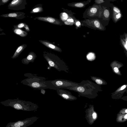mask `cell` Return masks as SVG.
Instances as JSON below:
<instances>
[{"label": "cell", "instance_id": "obj_24", "mask_svg": "<svg viewBox=\"0 0 127 127\" xmlns=\"http://www.w3.org/2000/svg\"><path fill=\"white\" fill-rule=\"evenodd\" d=\"M113 12H116L117 13H119L121 12L120 10L116 6H113Z\"/></svg>", "mask_w": 127, "mask_h": 127}, {"label": "cell", "instance_id": "obj_22", "mask_svg": "<svg viewBox=\"0 0 127 127\" xmlns=\"http://www.w3.org/2000/svg\"><path fill=\"white\" fill-rule=\"evenodd\" d=\"M61 19L63 20H66L68 16L67 14L64 12L61 14L60 16Z\"/></svg>", "mask_w": 127, "mask_h": 127}, {"label": "cell", "instance_id": "obj_12", "mask_svg": "<svg viewBox=\"0 0 127 127\" xmlns=\"http://www.w3.org/2000/svg\"><path fill=\"white\" fill-rule=\"evenodd\" d=\"M91 79L99 85H105L107 84L106 82L102 79L96 76H91Z\"/></svg>", "mask_w": 127, "mask_h": 127}, {"label": "cell", "instance_id": "obj_13", "mask_svg": "<svg viewBox=\"0 0 127 127\" xmlns=\"http://www.w3.org/2000/svg\"><path fill=\"white\" fill-rule=\"evenodd\" d=\"M43 11V9L41 4H39L35 5L30 12L31 13H40Z\"/></svg>", "mask_w": 127, "mask_h": 127}, {"label": "cell", "instance_id": "obj_25", "mask_svg": "<svg viewBox=\"0 0 127 127\" xmlns=\"http://www.w3.org/2000/svg\"><path fill=\"white\" fill-rule=\"evenodd\" d=\"M14 106L15 108L17 109H20L22 108V106L21 105L18 103H15L14 105Z\"/></svg>", "mask_w": 127, "mask_h": 127}, {"label": "cell", "instance_id": "obj_19", "mask_svg": "<svg viewBox=\"0 0 127 127\" xmlns=\"http://www.w3.org/2000/svg\"><path fill=\"white\" fill-rule=\"evenodd\" d=\"M85 4L82 2H77L73 4L72 6L77 7L81 8L84 7Z\"/></svg>", "mask_w": 127, "mask_h": 127}, {"label": "cell", "instance_id": "obj_26", "mask_svg": "<svg viewBox=\"0 0 127 127\" xmlns=\"http://www.w3.org/2000/svg\"><path fill=\"white\" fill-rule=\"evenodd\" d=\"M9 0H0V5H3L7 3Z\"/></svg>", "mask_w": 127, "mask_h": 127}, {"label": "cell", "instance_id": "obj_5", "mask_svg": "<svg viewBox=\"0 0 127 127\" xmlns=\"http://www.w3.org/2000/svg\"><path fill=\"white\" fill-rule=\"evenodd\" d=\"M26 0H13L8 6V8L15 10H22L26 8Z\"/></svg>", "mask_w": 127, "mask_h": 127}, {"label": "cell", "instance_id": "obj_9", "mask_svg": "<svg viewBox=\"0 0 127 127\" xmlns=\"http://www.w3.org/2000/svg\"><path fill=\"white\" fill-rule=\"evenodd\" d=\"M36 55L33 52H31L27 57L21 60L22 63L25 64H28L30 63H33L36 57Z\"/></svg>", "mask_w": 127, "mask_h": 127}, {"label": "cell", "instance_id": "obj_2", "mask_svg": "<svg viewBox=\"0 0 127 127\" xmlns=\"http://www.w3.org/2000/svg\"><path fill=\"white\" fill-rule=\"evenodd\" d=\"M43 56L49 64L48 69L54 68L59 71H63L68 73L69 68L67 64L57 56L47 52H43Z\"/></svg>", "mask_w": 127, "mask_h": 127}, {"label": "cell", "instance_id": "obj_28", "mask_svg": "<svg viewBox=\"0 0 127 127\" xmlns=\"http://www.w3.org/2000/svg\"><path fill=\"white\" fill-rule=\"evenodd\" d=\"M105 1L103 0H96L95 2L97 4H100L104 2Z\"/></svg>", "mask_w": 127, "mask_h": 127}, {"label": "cell", "instance_id": "obj_6", "mask_svg": "<svg viewBox=\"0 0 127 127\" xmlns=\"http://www.w3.org/2000/svg\"><path fill=\"white\" fill-rule=\"evenodd\" d=\"M56 91L58 94L64 99L73 100L77 99V97L68 91L62 89H58Z\"/></svg>", "mask_w": 127, "mask_h": 127}, {"label": "cell", "instance_id": "obj_10", "mask_svg": "<svg viewBox=\"0 0 127 127\" xmlns=\"http://www.w3.org/2000/svg\"><path fill=\"white\" fill-rule=\"evenodd\" d=\"M39 41L44 45L51 49L60 52H62V50L60 48L48 41L45 40H40Z\"/></svg>", "mask_w": 127, "mask_h": 127}, {"label": "cell", "instance_id": "obj_33", "mask_svg": "<svg viewBox=\"0 0 127 127\" xmlns=\"http://www.w3.org/2000/svg\"><path fill=\"white\" fill-rule=\"evenodd\" d=\"M76 25L77 26H79L80 25V23L79 21L77 22L76 23Z\"/></svg>", "mask_w": 127, "mask_h": 127}, {"label": "cell", "instance_id": "obj_3", "mask_svg": "<svg viewBox=\"0 0 127 127\" xmlns=\"http://www.w3.org/2000/svg\"><path fill=\"white\" fill-rule=\"evenodd\" d=\"M24 75L27 78L21 81L23 84L36 89H48L47 80L44 77L31 73H26Z\"/></svg>", "mask_w": 127, "mask_h": 127}, {"label": "cell", "instance_id": "obj_27", "mask_svg": "<svg viewBox=\"0 0 127 127\" xmlns=\"http://www.w3.org/2000/svg\"><path fill=\"white\" fill-rule=\"evenodd\" d=\"M123 35L122 38L127 45V33H125Z\"/></svg>", "mask_w": 127, "mask_h": 127}, {"label": "cell", "instance_id": "obj_4", "mask_svg": "<svg viewBox=\"0 0 127 127\" xmlns=\"http://www.w3.org/2000/svg\"><path fill=\"white\" fill-rule=\"evenodd\" d=\"M48 89L55 90L65 89L77 85L80 83L64 79H58L52 80H47Z\"/></svg>", "mask_w": 127, "mask_h": 127}, {"label": "cell", "instance_id": "obj_30", "mask_svg": "<svg viewBox=\"0 0 127 127\" xmlns=\"http://www.w3.org/2000/svg\"><path fill=\"white\" fill-rule=\"evenodd\" d=\"M92 116L94 119H95L96 117V113L94 112V113L92 114Z\"/></svg>", "mask_w": 127, "mask_h": 127}, {"label": "cell", "instance_id": "obj_16", "mask_svg": "<svg viewBox=\"0 0 127 127\" xmlns=\"http://www.w3.org/2000/svg\"><path fill=\"white\" fill-rule=\"evenodd\" d=\"M120 42L121 46L125 50L126 53L127 55V45L122 37L120 36Z\"/></svg>", "mask_w": 127, "mask_h": 127}, {"label": "cell", "instance_id": "obj_23", "mask_svg": "<svg viewBox=\"0 0 127 127\" xmlns=\"http://www.w3.org/2000/svg\"><path fill=\"white\" fill-rule=\"evenodd\" d=\"M24 124L23 122L20 121H19L14 124V126L15 127H20L21 126H23Z\"/></svg>", "mask_w": 127, "mask_h": 127}, {"label": "cell", "instance_id": "obj_31", "mask_svg": "<svg viewBox=\"0 0 127 127\" xmlns=\"http://www.w3.org/2000/svg\"><path fill=\"white\" fill-rule=\"evenodd\" d=\"M41 93L43 94L44 95L45 93V90L43 89H41L40 90Z\"/></svg>", "mask_w": 127, "mask_h": 127}, {"label": "cell", "instance_id": "obj_32", "mask_svg": "<svg viewBox=\"0 0 127 127\" xmlns=\"http://www.w3.org/2000/svg\"><path fill=\"white\" fill-rule=\"evenodd\" d=\"M67 21L68 22H73V20L72 19H68L67 20Z\"/></svg>", "mask_w": 127, "mask_h": 127}, {"label": "cell", "instance_id": "obj_29", "mask_svg": "<svg viewBox=\"0 0 127 127\" xmlns=\"http://www.w3.org/2000/svg\"><path fill=\"white\" fill-rule=\"evenodd\" d=\"M24 28L28 32H29L30 31V29L29 27L28 26L27 24H26L25 25Z\"/></svg>", "mask_w": 127, "mask_h": 127}, {"label": "cell", "instance_id": "obj_8", "mask_svg": "<svg viewBox=\"0 0 127 127\" xmlns=\"http://www.w3.org/2000/svg\"><path fill=\"white\" fill-rule=\"evenodd\" d=\"M35 18L40 21L48 22L54 24L59 25L60 24V22L58 20L49 16L38 17H35Z\"/></svg>", "mask_w": 127, "mask_h": 127}, {"label": "cell", "instance_id": "obj_1", "mask_svg": "<svg viewBox=\"0 0 127 127\" xmlns=\"http://www.w3.org/2000/svg\"><path fill=\"white\" fill-rule=\"evenodd\" d=\"M80 83V85L66 89L77 92L79 96L89 98H95L98 93L102 91L99 85L89 80H83Z\"/></svg>", "mask_w": 127, "mask_h": 127}, {"label": "cell", "instance_id": "obj_15", "mask_svg": "<svg viewBox=\"0 0 127 127\" xmlns=\"http://www.w3.org/2000/svg\"><path fill=\"white\" fill-rule=\"evenodd\" d=\"M113 18L115 23L117 22L121 18L122 16V14L121 13H117L113 12Z\"/></svg>", "mask_w": 127, "mask_h": 127}, {"label": "cell", "instance_id": "obj_7", "mask_svg": "<svg viewBox=\"0 0 127 127\" xmlns=\"http://www.w3.org/2000/svg\"><path fill=\"white\" fill-rule=\"evenodd\" d=\"M25 14L22 12H16L3 14L0 16L4 17H12L18 19H22L24 18L25 16Z\"/></svg>", "mask_w": 127, "mask_h": 127}, {"label": "cell", "instance_id": "obj_21", "mask_svg": "<svg viewBox=\"0 0 127 127\" xmlns=\"http://www.w3.org/2000/svg\"><path fill=\"white\" fill-rule=\"evenodd\" d=\"M97 11V9L96 8L93 7L90 9L89 12L92 15L95 14Z\"/></svg>", "mask_w": 127, "mask_h": 127}, {"label": "cell", "instance_id": "obj_11", "mask_svg": "<svg viewBox=\"0 0 127 127\" xmlns=\"http://www.w3.org/2000/svg\"><path fill=\"white\" fill-rule=\"evenodd\" d=\"M27 46V44H24L18 47L16 49L13 55L11 57V58L15 59L18 57Z\"/></svg>", "mask_w": 127, "mask_h": 127}, {"label": "cell", "instance_id": "obj_17", "mask_svg": "<svg viewBox=\"0 0 127 127\" xmlns=\"http://www.w3.org/2000/svg\"><path fill=\"white\" fill-rule=\"evenodd\" d=\"M94 24L95 27L100 30H103L104 27L99 21L95 20L94 22Z\"/></svg>", "mask_w": 127, "mask_h": 127}, {"label": "cell", "instance_id": "obj_18", "mask_svg": "<svg viewBox=\"0 0 127 127\" xmlns=\"http://www.w3.org/2000/svg\"><path fill=\"white\" fill-rule=\"evenodd\" d=\"M26 24L24 23H21L16 25L13 26L14 29H20L25 27Z\"/></svg>", "mask_w": 127, "mask_h": 127}, {"label": "cell", "instance_id": "obj_20", "mask_svg": "<svg viewBox=\"0 0 127 127\" xmlns=\"http://www.w3.org/2000/svg\"><path fill=\"white\" fill-rule=\"evenodd\" d=\"M110 12L108 10L106 9L103 11V15L106 18H108L110 16Z\"/></svg>", "mask_w": 127, "mask_h": 127}, {"label": "cell", "instance_id": "obj_35", "mask_svg": "<svg viewBox=\"0 0 127 127\" xmlns=\"http://www.w3.org/2000/svg\"><path fill=\"white\" fill-rule=\"evenodd\" d=\"M125 112L127 113V109L125 110Z\"/></svg>", "mask_w": 127, "mask_h": 127}, {"label": "cell", "instance_id": "obj_14", "mask_svg": "<svg viewBox=\"0 0 127 127\" xmlns=\"http://www.w3.org/2000/svg\"><path fill=\"white\" fill-rule=\"evenodd\" d=\"M13 31L16 34L23 37L26 36L28 34L27 32L20 29H14L13 30Z\"/></svg>", "mask_w": 127, "mask_h": 127}, {"label": "cell", "instance_id": "obj_34", "mask_svg": "<svg viewBox=\"0 0 127 127\" xmlns=\"http://www.w3.org/2000/svg\"><path fill=\"white\" fill-rule=\"evenodd\" d=\"M124 118L125 119H127V114H126L124 117Z\"/></svg>", "mask_w": 127, "mask_h": 127}]
</instances>
